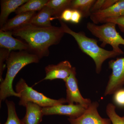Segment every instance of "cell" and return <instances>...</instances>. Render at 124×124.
Returning <instances> with one entry per match:
<instances>
[{
	"instance_id": "6da1fadb",
	"label": "cell",
	"mask_w": 124,
	"mask_h": 124,
	"mask_svg": "<svg viewBox=\"0 0 124 124\" xmlns=\"http://www.w3.org/2000/svg\"><path fill=\"white\" fill-rule=\"evenodd\" d=\"M12 32L13 35L24 40L28 45V51L40 59L49 56L50 46L59 44L65 33L60 27H40L31 23Z\"/></svg>"
},
{
	"instance_id": "30bf717a",
	"label": "cell",
	"mask_w": 124,
	"mask_h": 124,
	"mask_svg": "<svg viewBox=\"0 0 124 124\" xmlns=\"http://www.w3.org/2000/svg\"><path fill=\"white\" fill-rule=\"evenodd\" d=\"M73 67L67 60L62 61L57 64H49L45 68V77L35 84L46 80H62L65 81L70 75Z\"/></svg>"
},
{
	"instance_id": "52a82bcc",
	"label": "cell",
	"mask_w": 124,
	"mask_h": 124,
	"mask_svg": "<svg viewBox=\"0 0 124 124\" xmlns=\"http://www.w3.org/2000/svg\"><path fill=\"white\" fill-rule=\"evenodd\" d=\"M66 88V100L68 104H79L85 108L91 104L92 101L89 98L82 97L80 92L76 78V70L73 67L69 77L64 81Z\"/></svg>"
},
{
	"instance_id": "d6986e66",
	"label": "cell",
	"mask_w": 124,
	"mask_h": 124,
	"mask_svg": "<svg viewBox=\"0 0 124 124\" xmlns=\"http://www.w3.org/2000/svg\"><path fill=\"white\" fill-rule=\"evenodd\" d=\"M71 2V0H49L46 6L53 10L54 18L59 19L63 11L70 8Z\"/></svg>"
},
{
	"instance_id": "5b68a950",
	"label": "cell",
	"mask_w": 124,
	"mask_h": 124,
	"mask_svg": "<svg viewBox=\"0 0 124 124\" xmlns=\"http://www.w3.org/2000/svg\"><path fill=\"white\" fill-rule=\"evenodd\" d=\"M16 92L20 95L19 104L24 107L29 102L38 104L42 108L64 104L67 103L64 98L56 100L48 97L43 93L28 86L24 79L21 78L16 84Z\"/></svg>"
},
{
	"instance_id": "277c9868",
	"label": "cell",
	"mask_w": 124,
	"mask_h": 124,
	"mask_svg": "<svg viewBox=\"0 0 124 124\" xmlns=\"http://www.w3.org/2000/svg\"><path fill=\"white\" fill-rule=\"evenodd\" d=\"M116 24L113 23L107 22L98 25L93 23L88 22L86 28L92 35L98 38L102 42L101 46L104 47L107 45L112 47L113 51L120 55L124 52L120 48V45L124 46V39L117 32L116 28Z\"/></svg>"
},
{
	"instance_id": "9c48e42d",
	"label": "cell",
	"mask_w": 124,
	"mask_h": 124,
	"mask_svg": "<svg viewBox=\"0 0 124 124\" xmlns=\"http://www.w3.org/2000/svg\"><path fill=\"white\" fill-rule=\"evenodd\" d=\"M86 109L79 104H61L42 108V112L44 115L66 116L71 119H76L82 115Z\"/></svg>"
},
{
	"instance_id": "e0dca14e",
	"label": "cell",
	"mask_w": 124,
	"mask_h": 124,
	"mask_svg": "<svg viewBox=\"0 0 124 124\" xmlns=\"http://www.w3.org/2000/svg\"><path fill=\"white\" fill-rule=\"evenodd\" d=\"M95 0H72L70 9L77 10L80 12L82 17L88 18L91 14V9Z\"/></svg>"
},
{
	"instance_id": "603a6c76",
	"label": "cell",
	"mask_w": 124,
	"mask_h": 124,
	"mask_svg": "<svg viewBox=\"0 0 124 124\" xmlns=\"http://www.w3.org/2000/svg\"><path fill=\"white\" fill-rule=\"evenodd\" d=\"M113 100L114 103L118 106L124 107V88L120 89L113 94Z\"/></svg>"
},
{
	"instance_id": "44dd1931",
	"label": "cell",
	"mask_w": 124,
	"mask_h": 124,
	"mask_svg": "<svg viewBox=\"0 0 124 124\" xmlns=\"http://www.w3.org/2000/svg\"><path fill=\"white\" fill-rule=\"evenodd\" d=\"M115 104L109 103L106 107V113L112 124H124V116H120L117 114Z\"/></svg>"
},
{
	"instance_id": "8992f818",
	"label": "cell",
	"mask_w": 124,
	"mask_h": 124,
	"mask_svg": "<svg viewBox=\"0 0 124 124\" xmlns=\"http://www.w3.org/2000/svg\"><path fill=\"white\" fill-rule=\"evenodd\" d=\"M108 68L112 73L105 89V96L113 94L124 85V57L109 61Z\"/></svg>"
},
{
	"instance_id": "ffe728a7",
	"label": "cell",
	"mask_w": 124,
	"mask_h": 124,
	"mask_svg": "<svg viewBox=\"0 0 124 124\" xmlns=\"http://www.w3.org/2000/svg\"><path fill=\"white\" fill-rule=\"evenodd\" d=\"M8 116L4 124H23L22 120L19 119L16 113L15 104L13 101L6 100Z\"/></svg>"
},
{
	"instance_id": "d4e9b609",
	"label": "cell",
	"mask_w": 124,
	"mask_h": 124,
	"mask_svg": "<svg viewBox=\"0 0 124 124\" xmlns=\"http://www.w3.org/2000/svg\"><path fill=\"white\" fill-rule=\"evenodd\" d=\"M72 14V9L70 8L65 10L62 13L58 19L66 22H70Z\"/></svg>"
},
{
	"instance_id": "7c38bea8",
	"label": "cell",
	"mask_w": 124,
	"mask_h": 124,
	"mask_svg": "<svg viewBox=\"0 0 124 124\" xmlns=\"http://www.w3.org/2000/svg\"><path fill=\"white\" fill-rule=\"evenodd\" d=\"M11 31L0 30V47L10 50L27 51L28 50V45L22 41L13 37Z\"/></svg>"
},
{
	"instance_id": "8fae6325",
	"label": "cell",
	"mask_w": 124,
	"mask_h": 124,
	"mask_svg": "<svg viewBox=\"0 0 124 124\" xmlns=\"http://www.w3.org/2000/svg\"><path fill=\"white\" fill-rule=\"evenodd\" d=\"M124 16V0L118 1L108 8L91 14L90 18L93 23L97 24L104 23L108 19L112 18Z\"/></svg>"
},
{
	"instance_id": "cb8c5ba5",
	"label": "cell",
	"mask_w": 124,
	"mask_h": 124,
	"mask_svg": "<svg viewBox=\"0 0 124 124\" xmlns=\"http://www.w3.org/2000/svg\"><path fill=\"white\" fill-rule=\"evenodd\" d=\"M107 22L113 23L117 25L121 31L124 33V16L106 19L104 21V23Z\"/></svg>"
},
{
	"instance_id": "ba28073f",
	"label": "cell",
	"mask_w": 124,
	"mask_h": 124,
	"mask_svg": "<svg viewBox=\"0 0 124 124\" xmlns=\"http://www.w3.org/2000/svg\"><path fill=\"white\" fill-rule=\"evenodd\" d=\"M99 103H91L82 115L76 119H68L70 124H112L109 118H103L98 111Z\"/></svg>"
},
{
	"instance_id": "484cf974",
	"label": "cell",
	"mask_w": 124,
	"mask_h": 124,
	"mask_svg": "<svg viewBox=\"0 0 124 124\" xmlns=\"http://www.w3.org/2000/svg\"><path fill=\"white\" fill-rule=\"evenodd\" d=\"M83 17L80 11L77 10L72 9V14L71 19V22L77 24L79 23Z\"/></svg>"
},
{
	"instance_id": "ac0fdd59",
	"label": "cell",
	"mask_w": 124,
	"mask_h": 124,
	"mask_svg": "<svg viewBox=\"0 0 124 124\" xmlns=\"http://www.w3.org/2000/svg\"><path fill=\"white\" fill-rule=\"evenodd\" d=\"M48 0H28L26 2L20 6L16 10V14L41 10L46 5Z\"/></svg>"
},
{
	"instance_id": "9a60e30c",
	"label": "cell",
	"mask_w": 124,
	"mask_h": 124,
	"mask_svg": "<svg viewBox=\"0 0 124 124\" xmlns=\"http://www.w3.org/2000/svg\"><path fill=\"white\" fill-rule=\"evenodd\" d=\"M25 107L26 114L22 120L23 124H39L44 116L42 107L32 102L28 103Z\"/></svg>"
},
{
	"instance_id": "4fadbf2b",
	"label": "cell",
	"mask_w": 124,
	"mask_h": 124,
	"mask_svg": "<svg viewBox=\"0 0 124 124\" xmlns=\"http://www.w3.org/2000/svg\"><path fill=\"white\" fill-rule=\"evenodd\" d=\"M36 14V12L32 11L17 15L15 17L8 20L0 30L5 31H12L30 24Z\"/></svg>"
},
{
	"instance_id": "5bb4252c",
	"label": "cell",
	"mask_w": 124,
	"mask_h": 124,
	"mask_svg": "<svg viewBox=\"0 0 124 124\" xmlns=\"http://www.w3.org/2000/svg\"><path fill=\"white\" fill-rule=\"evenodd\" d=\"M28 0H3L0 1V27H1L8 21L10 15L15 12L18 7L26 2Z\"/></svg>"
},
{
	"instance_id": "7402d4cb",
	"label": "cell",
	"mask_w": 124,
	"mask_h": 124,
	"mask_svg": "<svg viewBox=\"0 0 124 124\" xmlns=\"http://www.w3.org/2000/svg\"><path fill=\"white\" fill-rule=\"evenodd\" d=\"M11 51L4 48H0V81L1 83L3 82L4 80L2 76L6 67L4 62H6L7 58Z\"/></svg>"
},
{
	"instance_id": "3957f363",
	"label": "cell",
	"mask_w": 124,
	"mask_h": 124,
	"mask_svg": "<svg viewBox=\"0 0 124 124\" xmlns=\"http://www.w3.org/2000/svg\"><path fill=\"white\" fill-rule=\"evenodd\" d=\"M59 20L63 32L72 36L81 51L93 60L97 74H99L101 71L102 66L106 60L120 55L113 50L109 51L103 48L98 45L97 40L89 38L84 32H76L72 31L63 21L60 19Z\"/></svg>"
},
{
	"instance_id": "2e32d148",
	"label": "cell",
	"mask_w": 124,
	"mask_h": 124,
	"mask_svg": "<svg viewBox=\"0 0 124 124\" xmlns=\"http://www.w3.org/2000/svg\"><path fill=\"white\" fill-rule=\"evenodd\" d=\"M53 10L45 6L33 17L31 23L34 26L40 27H49L52 26L51 21L55 19Z\"/></svg>"
},
{
	"instance_id": "7a4b0ae2",
	"label": "cell",
	"mask_w": 124,
	"mask_h": 124,
	"mask_svg": "<svg viewBox=\"0 0 124 124\" xmlns=\"http://www.w3.org/2000/svg\"><path fill=\"white\" fill-rule=\"evenodd\" d=\"M40 59L35 54L27 51H11L6 60L7 71L3 82L0 85V103L10 96L19 98L14 91L13 84L14 79L21 69L28 64L38 63Z\"/></svg>"
}]
</instances>
